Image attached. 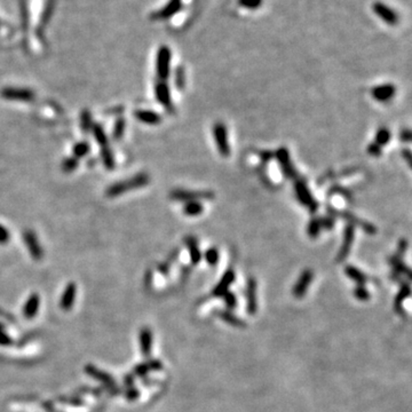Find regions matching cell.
Wrapping results in <instances>:
<instances>
[{"instance_id": "1", "label": "cell", "mask_w": 412, "mask_h": 412, "mask_svg": "<svg viewBox=\"0 0 412 412\" xmlns=\"http://www.w3.org/2000/svg\"><path fill=\"white\" fill-rule=\"evenodd\" d=\"M149 181H150V178H149L148 174H136L133 178H129V179H126L124 181H119V182H116L112 186H110L107 189L106 194L108 197L121 196V195L127 193L129 190L139 189V188L147 186Z\"/></svg>"}, {"instance_id": "2", "label": "cell", "mask_w": 412, "mask_h": 412, "mask_svg": "<svg viewBox=\"0 0 412 412\" xmlns=\"http://www.w3.org/2000/svg\"><path fill=\"white\" fill-rule=\"evenodd\" d=\"M170 198L173 200H179V202H198L200 199H212L214 198V194L212 191H195V190H184V189H175L170 193Z\"/></svg>"}, {"instance_id": "3", "label": "cell", "mask_w": 412, "mask_h": 412, "mask_svg": "<svg viewBox=\"0 0 412 412\" xmlns=\"http://www.w3.org/2000/svg\"><path fill=\"white\" fill-rule=\"evenodd\" d=\"M170 63H171V51L167 46H161L157 53V76L161 80H166L170 76Z\"/></svg>"}, {"instance_id": "4", "label": "cell", "mask_w": 412, "mask_h": 412, "mask_svg": "<svg viewBox=\"0 0 412 412\" xmlns=\"http://www.w3.org/2000/svg\"><path fill=\"white\" fill-rule=\"evenodd\" d=\"M1 96L9 101L30 102L35 99V93L31 90L21 87H6L1 90Z\"/></svg>"}, {"instance_id": "5", "label": "cell", "mask_w": 412, "mask_h": 412, "mask_svg": "<svg viewBox=\"0 0 412 412\" xmlns=\"http://www.w3.org/2000/svg\"><path fill=\"white\" fill-rule=\"evenodd\" d=\"M214 140H215L216 147L220 154L223 157H229L230 155V145L228 142V135H227V128L222 123H216L213 127Z\"/></svg>"}, {"instance_id": "6", "label": "cell", "mask_w": 412, "mask_h": 412, "mask_svg": "<svg viewBox=\"0 0 412 412\" xmlns=\"http://www.w3.org/2000/svg\"><path fill=\"white\" fill-rule=\"evenodd\" d=\"M294 188H296V194L298 199H299V202L303 204V205L307 206L308 209L310 210V212H315L317 210V203L316 200L314 199L313 195L310 194L309 189H308L306 183H305V181L298 180L296 184H294Z\"/></svg>"}, {"instance_id": "7", "label": "cell", "mask_w": 412, "mask_h": 412, "mask_svg": "<svg viewBox=\"0 0 412 412\" xmlns=\"http://www.w3.org/2000/svg\"><path fill=\"white\" fill-rule=\"evenodd\" d=\"M275 157L277 158L278 163H280V166L282 168V171H283L284 175L288 179H294V178L297 177V172L294 170L293 165H292L291 158H290V154H288V150L287 148H280L276 151V154H275Z\"/></svg>"}, {"instance_id": "8", "label": "cell", "mask_w": 412, "mask_h": 412, "mask_svg": "<svg viewBox=\"0 0 412 412\" xmlns=\"http://www.w3.org/2000/svg\"><path fill=\"white\" fill-rule=\"evenodd\" d=\"M374 12L380 18L382 21L389 25H396L398 23V15L397 13L393 11L391 7H388L387 5L381 4V2H376L372 6Z\"/></svg>"}, {"instance_id": "9", "label": "cell", "mask_w": 412, "mask_h": 412, "mask_svg": "<svg viewBox=\"0 0 412 412\" xmlns=\"http://www.w3.org/2000/svg\"><path fill=\"white\" fill-rule=\"evenodd\" d=\"M155 94L156 97H157L158 102L161 103V106L165 107L168 111L173 112L174 107L172 105V100H171V93H170V89H168L167 84L163 82L157 83V85L155 87Z\"/></svg>"}, {"instance_id": "10", "label": "cell", "mask_w": 412, "mask_h": 412, "mask_svg": "<svg viewBox=\"0 0 412 412\" xmlns=\"http://www.w3.org/2000/svg\"><path fill=\"white\" fill-rule=\"evenodd\" d=\"M23 241L25 245H27L29 252H30V254L32 255V258L39 260V259L43 257V250H41V246L39 244L37 236H36L34 232H31V230H25L23 233Z\"/></svg>"}, {"instance_id": "11", "label": "cell", "mask_w": 412, "mask_h": 412, "mask_svg": "<svg viewBox=\"0 0 412 412\" xmlns=\"http://www.w3.org/2000/svg\"><path fill=\"white\" fill-rule=\"evenodd\" d=\"M329 212L331 213V214H335V215H338V216H341V218H343L345 220H347V221L349 222V225H358L359 227H361V228L364 230L365 233H376V232H377V230H376V228L374 226L371 225V223H369V222H363V221H361V220L359 219H358L356 218V216H354V215H352V214H349V213H340V212H336L335 210H332V209H329Z\"/></svg>"}, {"instance_id": "12", "label": "cell", "mask_w": 412, "mask_h": 412, "mask_svg": "<svg viewBox=\"0 0 412 412\" xmlns=\"http://www.w3.org/2000/svg\"><path fill=\"white\" fill-rule=\"evenodd\" d=\"M354 233H355L354 226H353V225L346 226L345 233H343L342 246H341V249H340L339 254H338L339 260H343V259L346 258V255L349 253L350 246H352L353 241H354Z\"/></svg>"}, {"instance_id": "13", "label": "cell", "mask_w": 412, "mask_h": 412, "mask_svg": "<svg viewBox=\"0 0 412 412\" xmlns=\"http://www.w3.org/2000/svg\"><path fill=\"white\" fill-rule=\"evenodd\" d=\"M181 7H182V2H181V0H170V2H168L166 7L152 15V18L157 19L168 18H171V16H173L174 14H177V13L181 9Z\"/></svg>"}, {"instance_id": "14", "label": "cell", "mask_w": 412, "mask_h": 412, "mask_svg": "<svg viewBox=\"0 0 412 412\" xmlns=\"http://www.w3.org/2000/svg\"><path fill=\"white\" fill-rule=\"evenodd\" d=\"M134 116L136 119L149 125H157L161 122V117L157 112L150 111V110H136Z\"/></svg>"}, {"instance_id": "15", "label": "cell", "mask_w": 412, "mask_h": 412, "mask_svg": "<svg viewBox=\"0 0 412 412\" xmlns=\"http://www.w3.org/2000/svg\"><path fill=\"white\" fill-rule=\"evenodd\" d=\"M371 93L372 96H374L376 100H378V101L380 102H386L393 97L395 94V87L393 85H389V84L388 85H381L375 87Z\"/></svg>"}, {"instance_id": "16", "label": "cell", "mask_w": 412, "mask_h": 412, "mask_svg": "<svg viewBox=\"0 0 412 412\" xmlns=\"http://www.w3.org/2000/svg\"><path fill=\"white\" fill-rule=\"evenodd\" d=\"M184 242H186L188 250H189L190 252L191 260H193V262H195V264L198 262L200 260V258H202V254H200L198 245H197L196 238L193 237V236H187L186 239H184Z\"/></svg>"}, {"instance_id": "17", "label": "cell", "mask_w": 412, "mask_h": 412, "mask_svg": "<svg viewBox=\"0 0 412 412\" xmlns=\"http://www.w3.org/2000/svg\"><path fill=\"white\" fill-rule=\"evenodd\" d=\"M204 207L199 202H188L183 206V213L189 216H196L203 213Z\"/></svg>"}, {"instance_id": "18", "label": "cell", "mask_w": 412, "mask_h": 412, "mask_svg": "<svg viewBox=\"0 0 412 412\" xmlns=\"http://www.w3.org/2000/svg\"><path fill=\"white\" fill-rule=\"evenodd\" d=\"M321 229H322V226H321L320 219H311L307 227L308 236L311 238H316L320 235Z\"/></svg>"}, {"instance_id": "19", "label": "cell", "mask_w": 412, "mask_h": 412, "mask_svg": "<svg viewBox=\"0 0 412 412\" xmlns=\"http://www.w3.org/2000/svg\"><path fill=\"white\" fill-rule=\"evenodd\" d=\"M90 144L87 143V142L83 141V142H78L77 144H74L72 152H73L74 158H82V157H85V156L90 152Z\"/></svg>"}, {"instance_id": "20", "label": "cell", "mask_w": 412, "mask_h": 412, "mask_svg": "<svg viewBox=\"0 0 412 412\" xmlns=\"http://www.w3.org/2000/svg\"><path fill=\"white\" fill-rule=\"evenodd\" d=\"M102 161L103 163H105L106 167L109 168V170H112V168L115 167V160H113L112 152L107 145L106 147H102Z\"/></svg>"}, {"instance_id": "21", "label": "cell", "mask_w": 412, "mask_h": 412, "mask_svg": "<svg viewBox=\"0 0 412 412\" xmlns=\"http://www.w3.org/2000/svg\"><path fill=\"white\" fill-rule=\"evenodd\" d=\"M94 136H95V140L97 141V143H99L101 147H106L107 145V135L105 131H103L102 127H100V126H93L92 127Z\"/></svg>"}, {"instance_id": "22", "label": "cell", "mask_w": 412, "mask_h": 412, "mask_svg": "<svg viewBox=\"0 0 412 412\" xmlns=\"http://www.w3.org/2000/svg\"><path fill=\"white\" fill-rule=\"evenodd\" d=\"M389 139H391V133H389L388 129L381 128L379 129L377 133V136H376V143L380 147V145H384L387 143Z\"/></svg>"}, {"instance_id": "23", "label": "cell", "mask_w": 412, "mask_h": 412, "mask_svg": "<svg viewBox=\"0 0 412 412\" xmlns=\"http://www.w3.org/2000/svg\"><path fill=\"white\" fill-rule=\"evenodd\" d=\"M311 272L310 271H305L303 274V276H301L299 283L297 285V292H303L305 288L307 287L308 283H309V281L311 280Z\"/></svg>"}, {"instance_id": "24", "label": "cell", "mask_w": 412, "mask_h": 412, "mask_svg": "<svg viewBox=\"0 0 412 412\" xmlns=\"http://www.w3.org/2000/svg\"><path fill=\"white\" fill-rule=\"evenodd\" d=\"M184 82H186V77H184V69L183 68H178L177 73H175V85L179 90L184 89Z\"/></svg>"}, {"instance_id": "25", "label": "cell", "mask_w": 412, "mask_h": 412, "mask_svg": "<svg viewBox=\"0 0 412 412\" xmlns=\"http://www.w3.org/2000/svg\"><path fill=\"white\" fill-rule=\"evenodd\" d=\"M74 293H76V287H74V284H70L69 287H67L66 292H64V296H63V305H70L71 301L74 298Z\"/></svg>"}, {"instance_id": "26", "label": "cell", "mask_w": 412, "mask_h": 412, "mask_svg": "<svg viewBox=\"0 0 412 412\" xmlns=\"http://www.w3.org/2000/svg\"><path fill=\"white\" fill-rule=\"evenodd\" d=\"M124 131H125V122L123 121V119H119V121L116 123L115 131H113V135H115L116 140H119V139L122 138L123 134H124Z\"/></svg>"}, {"instance_id": "27", "label": "cell", "mask_w": 412, "mask_h": 412, "mask_svg": "<svg viewBox=\"0 0 412 412\" xmlns=\"http://www.w3.org/2000/svg\"><path fill=\"white\" fill-rule=\"evenodd\" d=\"M205 258H206V260H207V262H209V264L214 265L216 261L219 260V252H218V250H216V249H210V250H207V252H206V254H205Z\"/></svg>"}, {"instance_id": "28", "label": "cell", "mask_w": 412, "mask_h": 412, "mask_svg": "<svg viewBox=\"0 0 412 412\" xmlns=\"http://www.w3.org/2000/svg\"><path fill=\"white\" fill-rule=\"evenodd\" d=\"M262 4V0H239V5L245 8L254 9Z\"/></svg>"}, {"instance_id": "29", "label": "cell", "mask_w": 412, "mask_h": 412, "mask_svg": "<svg viewBox=\"0 0 412 412\" xmlns=\"http://www.w3.org/2000/svg\"><path fill=\"white\" fill-rule=\"evenodd\" d=\"M11 239V233L5 226L0 225V244H6Z\"/></svg>"}, {"instance_id": "30", "label": "cell", "mask_w": 412, "mask_h": 412, "mask_svg": "<svg viewBox=\"0 0 412 412\" xmlns=\"http://www.w3.org/2000/svg\"><path fill=\"white\" fill-rule=\"evenodd\" d=\"M77 165H78L77 158H74V157L69 158V160H67L63 163V170L66 172H71L77 167Z\"/></svg>"}, {"instance_id": "31", "label": "cell", "mask_w": 412, "mask_h": 412, "mask_svg": "<svg viewBox=\"0 0 412 412\" xmlns=\"http://www.w3.org/2000/svg\"><path fill=\"white\" fill-rule=\"evenodd\" d=\"M82 127L84 129L92 128V121H90V115L87 111L82 113Z\"/></svg>"}, {"instance_id": "32", "label": "cell", "mask_w": 412, "mask_h": 412, "mask_svg": "<svg viewBox=\"0 0 412 412\" xmlns=\"http://www.w3.org/2000/svg\"><path fill=\"white\" fill-rule=\"evenodd\" d=\"M37 307H38V298L32 297L31 299L29 300V303L27 305V308H25V310H27L28 314L35 313L36 308H37Z\"/></svg>"}, {"instance_id": "33", "label": "cell", "mask_w": 412, "mask_h": 412, "mask_svg": "<svg viewBox=\"0 0 412 412\" xmlns=\"http://www.w3.org/2000/svg\"><path fill=\"white\" fill-rule=\"evenodd\" d=\"M368 152H369V154H371L372 156H379V155H380L381 150H380V147H379V145L375 142V143L369 145Z\"/></svg>"}, {"instance_id": "34", "label": "cell", "mask_w": 412, "mask_h": 412, "mask_svg": "<svg viewBox=\"0 0 412 412\" xmlns=\"http://www.w3.org/2000/svg\"><path fill=\"white\" fill-rule=\"evenodd\" d=\"M320 221H321V226H322V228L324 229H331L333 227L332 218H322L320 219Z\"/></svg>"}, {"instance_id": "35", "label": "cell", "mask_w": 412, "mask_h": 412, "mask_svg": "<svg viewBox=\"0 0 412 412\" xmlns=\"http://www.w3.org/2000/svg\"><path fill=\"white\" fill-rule=\"evenodd\" d=\"M401 139L403 141H410V142H412V132L411 131H404V132H402Z\"/></svg>"}, {"instance_id": "36", "label": "cell", "mask_w": 412, "mask_h": 412, "mask_svg": "<svg viewBox=\"0 0 412 412\" xmlns=\"http://www.w3.org/2000/svg\"><path fill=\"white\" fill-rule=\"evenodd\" d=\"M274 157V154L270 151H262L261 152V158L264 161H268L270 158Z\"/></svg>"}, {"instance_id": "37", "label": "cell", "mask_w": 412, "mask_h": 412, "mask_svg": "<svg viewBox=\"0 0 412 412\" xmlns=\"http://www.w3.org/2000/svg\"><path fill=\"white\" fill-rule=\"evenodd\" d=\"M403 156L405 158V161H408V164L410 165V167H412V154L409 150H404L403 151Z\"/></svg>"}]
</instances>
